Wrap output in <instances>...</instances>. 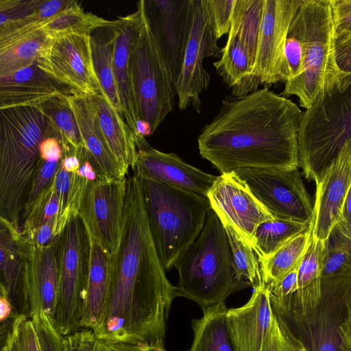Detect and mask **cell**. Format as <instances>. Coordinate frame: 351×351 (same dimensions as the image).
Segmentation results:
<instances>
[{"label":"cell","instance_id":"obj_1","mask_svg":"<svg viewBox=\"0 0 351 351\" xmlns=\"http://www.w3.org/2000/svg\"><path fill=\"white\" fill-rule=\"evenodd\" d=\"M149 229L140 177L126 180L119 244L111 256L104 320L94 332L104 343L164 348L176 287L166 276Z\"/></svg>","mask_w":351,"mask_h":351},{"label":"cell","instance_id":"obj_2","mask_svg":"<svg viewBox=\"0 0 351 351\" xmlns=\"http://www.w3.org/2000/svg\"><path fill=\"white\" fill-rule=\"evenodd\" d=\"M302 114L295 103L267 88L226 97L217 115L200 131L199 154L221 174L239 169H297Z\"/></svg>","mask_w":351,"mask_h":351},{"label":"cell","instance_id":"obj_3","mask_svg":"<svg viewBox=\"0 0 351 351\" xmlns=\"http://www.w3.org/2000/svg\"><path fill=\"white\" fill-rule=\"evenodd\" d=\"M49 136L60 138L38 108L0 109V217L19 227L40 158L39 147Z\"/></svg>","mask_w":351,"mask_h":351},{"label":"cell","instance_id":"obj_4","mask_svg":"<svg viewBox=\"0 0 351 351\" xmlns=\"http://www.w3.org/2000/svg\"><path fill=\"white\" fill-rule=\"evenodd\" d=\"M178 274L176 297H184L202 309L222 304L237 291L250 287L237 274L223 223L211 209L195 241L175 263Z\"/></svg>","mask_w":351,"mask_h":351},{"label":"cell","instance_id":"obj_5","mask_svg":"<svg viewBox=\"0 0 351 351\" xmlns=\"http://www.w3.org/2000/svg\"><path fill=\"white\" fill-rule=\"evenodd\" d=\"M347 142L351 145V73L339 72L303 112L299 167L306 178L318 183Z\"/></svg>","mask_w":351,"mask_h":351},{"label":"cell","instance_id":"obj_6","mask_svg":"<svg viewBox=\"0 0 351 351\" xmlns=\"http://www.w3.org/2000/svg\"><path fill=\"white\" fill-rule=\"evenodd\" d=\"M141 178L149 229L166 271L197 239L211 210L206 196Z\"/></svg>","mask_w":351,"mask_h":351},{"label":"cell","instance_id":"obj_7","mask_svg":"<svg viewBox=\"0 0 351 351\" xmlns=\"http://www.w3.org/2000/svg\"><path fill=\"white\" fill-rule=\"evenodd\" d=\"M304 58L300 75L285 82L283 97L295 95L307 109L326 83L339 73L333 50L334 24L330 0H300Z\"/></svg>","mask_w":351,"mask_h":351},{"label":"cell","instance_id":"obj_8","mask_svg":"<svg viewBox=\"0 0 351 351\" xmlns=\"http://www.w3.org/2000/svg\"><path fill=\"white\" fill-rule=\"evenodd\" d=\"M128 67L138 120L147 122L154 133L173 110L176 90L145 15L143 27L130 52Z\"/></svg>","mask_w":351,"mask_h":351},{"label":"cell","instance_id":"obj_9","mask_svg":"<svg viewBox=\"0 0 351 351\" xmlns=\"http://www.w3.org/2000/svg\"><path fill=\"white\" fill-rule=\"evenodd\" d=\"M60 292L55 322L62 336L80 329L86 298L90 259V237L79 214L58 236Z\"/></svg>","mask_w":351,"mask_h":351},{"label":"cell","instance_id":"obj_10","mask_svg":"<svg viewBox=\"0 0 351 351\" xmlns=\"http://www.w3.org/2000/svg\"><path fill=\"white\" fill-rule=\"evenodd\" d=\"M36 63L71 94L104 95L94 68L90 34L51 38Z\"/></svg>","mask_w":351,"mask_h":351},{"label":"cell","instance_id":"obj_11","mask_svg":"<svg viewBox=\"0 0 351 351\" xmlns=\"http://www.w3.org/2000/svg\"><path fill=\"white\" fill-rule=\"evenodd\" d=\"M275 217L312 225L314 206L298 169H239L233 171Z\"/></svg>","mask_w":351,"mask_h":351},{"label":"cell","instance_id":"obj_12","mask_svg":"<svg viewBox=\"0 0 351 351\" xmlns=\"http://www.w3.org/2000/svg\"><path fill=\"white\" fill-rule=\"evenodd\" d=\"M217 40L205 0H193L190 36L176 82L180 110L192 108L197 112H201L200 95L210 82L203 60L221 52Z\"/></svg>","mask_w":351,"mask_h":351},{"label":"cell","instance_id":"obj_13","mask_svg":"<svg viewBox=\"0 0 351 351\" xmlns=\"http://www.w3.org/2000/svg\"><path fill=\"white\" fill-rule=\"evenodd\" d=\"M126 180L103 179L88 183L78 211L89 234L110 256L117 251L121 234Z\"/></svg>","mask_w":351,"mask_h":351},{"label":"cell","instance_id":"obj_14","mask_svg":"<svg viewBox=\"0 0 351 351\" xmlns=\"http://www.w3.org/2000/svg\"><path fill=\"white\" fill-rule=\"evenodd\" d=\"M144 13L175 83L190 36L193 0H143Z\"/></svg>","mask_w":351,"mask_h":351},{"label":"cell","instance_id":"obj_15","mask_svg":"<svg viewBox=\"0 0 351 351\" xmlns=\"http://www.w3.org/2000/svg\"><path fill=\"white\" fill-rule=\"evenodd\" d=\"M207 197L221 221L231 225L252 246L258 226L275 218L234 172L218 176Z\"/></svg>","mask_w":351,"mask_h":351},{"label":"cell","instance_id":"obj_16","mask_svg":"<svg viewBox=\"0 0 351 351\" xmlns=\"http://www.w3.org/2000/svg\"><path fill=\"white\" fill-rule=\"evenodd\" d=\"M300 0H264L263 14L254 70L259 85L281 81L288 29Z\"/></svg>","mask_w":351,"mask_h":351},{"label":"cell","instance_id":"obj_17","mask_svg":"<svg viewBox=\"0 0 351 351\" xmlns=\"http://www.w3.org/2000/svg\"><path fill=\"white\" fill-rule=\"evenodd\" d=\"M351 278H322V300L310 317L295 322L307 340L309 351H340L339 327Z\"/></svg>","mask_w":351,"mask_h":351},{"label":"cell","instance_id":"obj_18","mask_svg":"<svg viewBox=\"0 0 351 351\" xmlns=\"http://www.w3.org/2000/svg\"><path fill=\"white\" fill-rule=\"evenodd\" d=\"M58 239L43 247L30 243L23 272L30 318L43 312L55 321L60 292Z\"/></svg>","mask_w":351,"mask_h":351},{"label":"cell","instance_id":"obj_19","mask_svg":"<svg viewBox=\"0 0 351 351\" xmlns=\"http://www.w3.org/2000/svg\"><path fill=\"white\" fill-rule=\"evenodd\" d=\"M351 185V145L347 142L333 164L316 184L311 234L324 241L337 223Z\"/></svg>","mask_w":351,"mask_h":351},{"label":"cell","instance_id":"obj_20","mask_svg":"<svg viewBox=\"0 0 351 351\" xmlns=\"http://www.w3.org/2000/svg\"><path fill=\"white\" fill-rule=\"evenodd\" d=\"M30 246L20 227L0 217L1 295L8 298L16 315L28 317L30 308L24 289L23 272Z\"/></svg>","mask_w":351,"mask_h":351},{"label":"cell","instance_id":"obj_21","mask_svg":"<svg viewBox=\"0 0 351 351\" xmlns=\"http://www.w3.org/2000/svg\"><path fill=\"white\" fill-rule=\"evenodd\" d=\"M135 173L170 186L206 196L217 176L185 162L174 153H165L151 145L137 150Z\"/></svg>","mask_w":351,"mask_h":351},{"label":"cell","instance_id":"obj_22","mask_svg":"<svg viewBox=\"0 0 351 351\" xmlns=\"http://www.w3.org/2000/svg\"><path fill=\"white\" fill-rule=\"evenodd\" d=\"M115 21V40L113 69L122 116L130 128L133 136L138 120L129 75V58L132 46L144 25L145 14L143 0L137 3L136 10Z\"/></svg>","mask_w":351,"mask_h":351},{"label":"cell","instance_id":"obj_23","mask_svg":"<svg viewBox=\"0 0 351 351\" xmlns=\"http://www.w3.org/2000/svg\"><path fill=\"white\" fill-rule=\"evenodd\" d=\"M227 315L238 351H263L275 315L266 285L254 289L247 303Z\"/></svg>","mask_w":351,"mask_h":351},{"label":"cell","instance_id":"obj_24","mask_svg":"<svg viewBox=\"0 0 351 351\" xmlns=\"http://www.w3.org/2000/svg\"><path fill=\"white\" fill-rule=\"evenodd\" d=\"M75 115L85 147L99 173L107 180H123V170L106 141L95 109L88 97L79 94L68 95Z\"/></svg>","mask_w":351,"mask_h":351},{"label":"cell","instance_id":"obj_25","mask_svg":"<svg viewBox=\"0 0 351 351\" xmlns=\"http://www.w3.org/2000/svg\"><path fill=\"white\" fill-rule=\"evenodd\" d=\"M71 94L42 71L35 62L11 75L0 77V109L38 107L51 97Z\"/></svg>","mask_w":351,"mask_h":351},{"label":"cell","instance_id":"obj_26","mask_svg":"<svg viewBox=\"0 0 351 351\" xmlns=\"http://www.w3.org/2000/svg\"><path fill=\"white\" fill-rule=\"evenodd\" d=\"M90 259L88 288L80 329L97 331L107 311L111 280V256L90 234Z\"/></svg>","mask_w":351,"mask_h":351},{"label":"cell","instance_id":"obj_27","mask_svg":"<svg viewBox=\"0 0 351 351\" xmlns=\"http://www.w3.org/2000/svg\"><path fill=\"white\" fill-rule=\"evenodd\" d=\"M323 248L324 241L311 234L298 269L297 291L291 314L295 323L312 316L320 304Z\"/></svg>","mask_w":351,"mask_h":351},{"label":"cell","instance_id":"obj_28","mask_svg":"<svg viewBox=\"0 0 351 351\" xmlns=\"http://www.w3.org/2000/svg\"><path fill=\"white\" fill-rule=\"evenodd\" d=\"M88 97L95 109L103 134L116 160L126 173L129 167L134 169L137 148L132 130L123 117L104 95Z\"/></svg>","mask_w":351,"mask_h":351},{"label":"cell","instance_id":"obj_29","mask_svg":"<svg viewBox=\"0 0 351 351\" xmlns=\"http://www.w3.org/2000/svg\"><path fill=\"white\" fill-rule=\"evenodd\" d=\"M220 59L213 63L217 73L232 89L234 97H241L258 89L253 66L242 42L234 34H228Z\"/></svg>","mask_w":351,"mask_h":351},{"label":"cell","instance_id":"obj_30","mask_svg":"<svg viewBox=\"0 0 351 351\" xmlns=\"http://www.w3.org/2000/svg\"><path fill=\"white\" fill-rule=\"evenodd\" d=\"M193 319V341L189 351H238L228 319L225 303L209 306Z\"/></svg>","mask_w":351,"mask_h":351},{"label":"cell","instance_id":"obj_31","mask_svg":"<svg viewBox=\"0 0 351 351\" xmlns=\"http://www.w3.org/2000/svg\"><path fill=\"white\" fill-rule=\"evenodd\" d=\"M115 21L95 29L90 34L95 71L104 95L122 115L113 69Z\"/></svg>","mask_w":351,"mask_h":351},{"label":"cell","instance_id":"obj_32","mask_svg":"<svg viewBox=\"0 0 351 351\" xmlns=\"http://www.w3.org/2000/svg\"><path fill=\"white\" fill-rule=\"evenodd\" d=\"M323 241L322 278H351V230L339 221Z\"/></svg>","mask_w":351,"mask_h":351},{"label":"cell","instance_id":"obj_33","mask_svg":"<svg viewBox=\"0 0 351 351\" xmlns=\"http://www.w3.org/2000/svg\"><path fill=\"white\" fill-rule=\"evenodd\" d=\"M263 4L264 0H236L228 32L238 36L243 44L252 64L253 72L261 34Z\"/></svg>","mask_w":351,"mask_h":351},{"label":"cell","instance_id":"obj_34","mask_svg":"<svg viewBox=\"0 0 351 351\" xmlns=\"http://www.w3.org/2000/svg\"><path fill=\"white\" fill-rule=\"evenodd\" d=\"M310 228L311 224L275 217L258 226L253 236V247L261 261Z\"/></svg>","mask_w":351,"mask_h":351},{"label":"cell","instance_id":"obj_35","mask_svg":"<svg viewBox=\"0 0 351 351\" xmlns=\"http://www.w3.org/2000/svg\"><path fill=\"white\" fill-rule=\"evenodd\" d=\"M312 228L295 237L269 256L261 261L265 285L275 281L298 267L308 247Z\"/></svg>","mask_w":351,"mask_h":351},{"label":"cell","instance_id":"obj_36","mask_svg":"<svg viewBox=\"0 0 351 351\" xmlns=\"http://www.w3.org/2000/svg\"><path fill=\"white\" fill-rule=\"evenodd\" d=\"M70 94L54 96L36 107L59 134L62 145L77 149L86 148L79 125L68 99Z\"/></svg>","mask_w":351,"mask_h":351},{"label":"cell","instance_id":"obj_37","mask_svg":"<svg viewBox=\"0 0 351 351\" xmlns=\"http://www.w3.org/2000/svg\"><path fill=\"white\" fill-rule=\"evenodd\" d=\"M88 184L76 172H68L60 165L53 181L60 206L56 225L57 236L60 234L71 217L78 214L81 199Z\"/></svg>","mask_w":351,"mask_h":351},{"label":"cell","instance_id":"obj_38","mask_svg":"<svg viewBox=\"0 0 351 351\" xmlns=\"http://www.w3.org/2000/svg\"><path fill=\"white\" fill-rule=\"evenodd\" d=\"M51 37L40 29L0 51V77L11 75L34 64Z\"/></svg>","mask_w":351,"mask_h":351},{"label":"cell","instance_id":"obj_39","mask_svg":"<svg viewBox=\"0 0 351 351\" xmlns=\"http://www.w3.org/2000/svg\"><path fill=\"white\" fill-rule=\"evenodd\" d=\"M221 223L229 241L238 275L254 289L264 285L261 261L253 246L231 225Z\"/></svg>","mask_w":351,"mask_h":351},{"label":"cell","instance_id":"obj_40","mask_svg":"<svg viewBox=\"0 0 351 351\" xmlns=\"http://www.w3.org/2000/svg\"><path fill=\"white\" fill-rule=\"evenodd\" d=\"M110 22L90 12H84L77 3L48 21L41 29L51 38L72 34H90L97 27Z\"/></svg>","mask_w":351,"mask_h":351},{"label":"cell","instance_id":"obj_41","mask_svg":"<svg viewBox=\"0 0 351 351\" xmlns=\"http://www.w3.org/2000/svg\"><path fill=\"white\" fill-rule=\"evenodd\" d=\"M303 58V23L298 5L287 32L281 81L286 82L300 75L302 69Z\"/></svg>","mask_w":351,"mask_h":351},{"label":"cell","instance_id":"obj_42","mask_svg":"<svg viewBox=\"0 0 351 351\" xmlns=\"http://www.w3.org/2000/svg\"><path fill=\"white\" fill-rule=\"evenodd\" d=\"M5 332L2 347L6 351H40L36 330L27 316L15 317Z\"/></svg>","mask_w":351,"mask_h":351},{"label":"cell","instance_id":"obj_43","mask_svg":"<svg viewBox=\"0 0 351 351\" xmlns=\"http://www.w3.org/2000/svg\"><path fill=\"white\" fill-rule=\"evenodd\" d=\"M59 210V200L52 182L40 194L22 221L21 232H27L53 219H57Z\"/></svg>","mask_w":351,"mask_h":351},{"label":"cell","instance_id":"obj_44","mask_svg":"<svg viewBox=\"0 0 351 351\" xmlns=\"http://www.w3.org/2000/svg\"><path fill=\"white\" fill-rule=\"evenodd\" d=\"M298 267L282 278L265 285L269 293L274 311L282 317L290 316L291 314L297 291Z\"/></svg>","mask_w":351,"mask_h":351},{"label":"cell","instance_id":"obj_45","mask_svg":"<svg viewBox=\"0 0 351 351\" xmlns=\"http://www.w3.org/2000/svg\"><path fill=\"white\" fill-rule=\"evenodd\" d=\"M263 351H309L291 330L284 319L275 313Z\"/></svg>","mask_w":351,"mask_h":351},{"label":"cell","instance_id":"obj_46","mask_svg":"<svg viewBox=\"0 0 351 351\" xmlns=\"http://www.w3.org/2000/svg\"><path fill=\"white\" fill-rule=\"evenodd\" d=\"M41 0H1L0 29L8 26L36 22L33 14Z\"/></svg>","mask_w":351,"mask_h":351},{"label":"cell","instance_id":"obj_47","mask_svg":"<svg viewBox=\"0 0 351 351\" xmlns=\"http://www.w3.org/2000/svg\"><path fill=\"white\" fill-rule=\"evenodd\" d=\"M60 162L61 160L52 161L39 158L28 197L23 210L21 222L27 215L40 194L53 182Z\"/></svg>","mask_w":351,"mask_h":351},{"label":"cell","instance_id":"obj_48","mask_svg":"<svg viewBox=\"0 0 351 351\" xmlns=\"http://www.w3.org/2000/svg\"><path fill=\"white\" fill-rule=\"evenodd\" d=\"M36 330L40 351H64L63 336L56 322L43 312L30 318Z\"/></svg>","mask_w":351,"mask_h":351},{"label":"cell","instance_id":"obj_49","mask_svg":"<svg viewBox=\"0 0 351 351\" xmlns=\"http://www.w3.org/2000/svg\"><path fill=\"white\" fill-rule=\"evenodd\" d=\"M215 34L219 40L230 31L236 0H205Z\"/></svg>","mask_w":351,"mask_h":351},{"label":"cell","instance_id":"obj_50","mask_svg":"<svg viewBox=\"0 0 351 351\" xmlns=\"http://www.w3.org/2000/svg\"><path fill=\"white\" fill-rule=\"evenodd\" d=\"M64 351H103L101 341L93 330L80 329L63 336Z\"/></svg>","mask_w":351,"mask_h":351},{"label":"cell","instance_id":"obj_51","mask_svg":"<svg viewBox=\"0 0 351 351\" xmlns=\"http://www.w3.org/2000/svg\"><path fill=\"white\" fill-rule=\"evenodd\" d=\"M333 50L338 71L351 73V32H334Z\"/></svg>","mask_w":351,"mask_h":351},{"label":"cell","instance_id":"obj_52","mask_svg":"<svg viewBox=\"0 0 351 351\" xmlns=\"http://www.w3.org/2000/svg\"><path fill=\"white\" fill-rule=\"evenodd\" d=\"M56 219H53L27 232H21L32 245L43 247L57 240L58 236L56 234Z\"/></svg>","mask_w":351,"mask_h":351},{"label":"cell","instance_id":"obj_53","mask_svg":"<svg viewBox=\"0 0 351 351\" xmlns=\"http://www.w3.org/2000/svg\"><path fill=\"white\" fill-rule=\"evenodd\" d=\"M334 32H351V0H330Z\"/></svg>","mask_w":351,"mask_h":351},{"label":"cell","instance_id":"obj_54","mask_svg":"<svg viewBox=\"0 0 351 351\" xmlns=\"http://www.w3.org/2000/svg\"><path fill=\"white\" fill-rule=\"evenodd\" d=\"M340 351H351V282L345 298L343 319L339 327Z\"/></svg>","mask_w":351,"mask_h":351},{"label":"cell","instance_id":"obj_55","mask_svg":"<svg viewBox=\"0 0 351 351\" xmlns=\"http://www.w3.org/2000/svg\"><path fill=\"white\" fill-rule=\"evenodd\" d=\"M39 156L47 160H61L63 156V149L60 138L57 136L45 138L40 145Z\"/></svg>","mask_w":351,"mask_h":351},{"label":"cell","instance_id":"obj_56","mask_svg":"<svg viewBox=\"0 0 351 351\" xmlns=\"http://www.w3.org/2000/svg\"><path fill=\"white\" fill-rule=\"evenodd\" d=\"M102 343L103 351H166L164 348L127 343Z\"/></svg>","mask_w":351,"mask_h":351},{"label":"cell","instance_id":"obj_57","mask_svg":"<svg viewBox=\"0 0 351 351\" xmlns=\"http://www.w3.org/2000/svg\"><path fill=\"white\" fill-rule=\"evenodd\" d=\"M339 221L351 230V185L343 202Z\"/></svg>","mask_w":351,"mask_h":351}]
</instances>
